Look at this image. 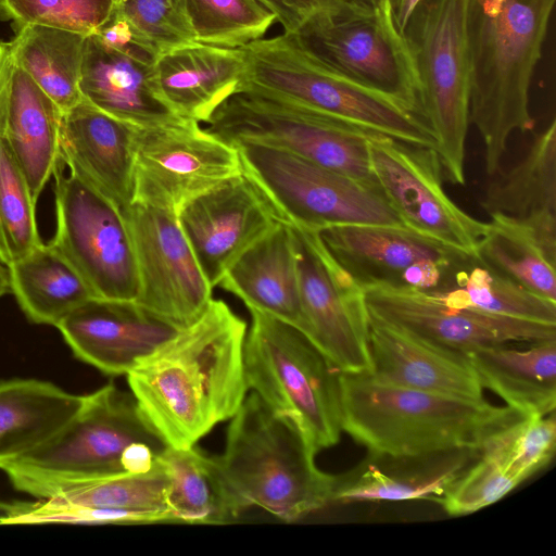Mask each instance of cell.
Returning <instances> with one entry per match:
<instances>
[{"label": "cell", "mask_w": 556, "mask_h": 556, "mask_svg": "<svg viewBox=\"0 0 556 556\" xmlns=\"http://www.w3.org/2000/svg\"><path fill=\"white\" fill-rule=\"evenodd\" d=\"M475 256L490 269L556 302L555 265L527 228L503 217H491Z\"/></svg>", "instance_id": "36"}, {"label": "cell", "mask_w": 556, "mask_h": 556, "mask_svg": "<svg viewBox=\"0 0 556 556\" xmlns=\"http://www.w3.org/2000/svg\"><path fill=\"white\" fill-rule=\"evenodd\" d=\"M342 0H317L318 2V8H326V7H330V5H333L338 2H340Z\"/></svg>", "instance_id": "50"}, {"label": "cell", "mask_w": 556, "mask_h": 556, "mask_svg": "<svg viewBox=\"0 0 556 556\" xmlns=\"http://www.w3.org/2000/svg\"><path fill=\"white\" fill-rule=\"evenodd\" d=\"M159 459L168 476L166 501L174 522L224 525L239 516L214 456L195 445L167 446Z\"/></svg>", "instance_id": "34"}, {"label": "cell", "mask_w": 556, "mask_h": 556, "mask_svg": "<svg viewBox=\"0 0 556 556\" xmlns=\"http://www.w3.org/2000/svg\"><path fill=\"white\" fill-rule=\"evenodd\" d=\"M1 41V40H0Z\"/></svg>", "instance_id": "51"}, {"label": "cell", "mask_w": 556, "mask_h": 556, "mask_svg": "<svg viewBox=\"0 0 556 556\" xmlns=\"http://www.w3.org/2000/svg\"><path fill=\"white\" fill-rule=\"evenodd\" d=\"M79 90L96 108L137 127L184 118L162 97L154 65L104 46L94 35L85 40Z\"/></svg>", "instance_id": "26"}, {"label": "cell", "mask_w": 556, "mask_h": 556, "mask_svg": "<svg viewBox=\"0 0 556 556\" xmlns=\"http://www.w3.org/2000/svg\"><path fill=\"white\" fill-rule=\"evenodd\" d=\"M11 292L8 266L0 262V298Z\"/></svg>", "instance_id": "48"}, {"label": "cell", "mask_w": 556, "mask_h": 556, "mask_svg": "<svg viewBox=\"0 0 556 556\" xmlns=\"http://www.w3.org/2000/svg\"><path fill=\"white\" fill-rule=\"evenodd\" d=\"M113 9L122 14L160 55L197 42L184 0H114Z\"/></svg>", "instance_id": "42"}, {"label": "cell", "mask_w": 556, "mask_h": 556, "mask_svg": "<svg viewBox=\"0 0 556 556\" xmlns=\"http://www.w3.org/2000/svg\"><path fill=\"white\" fill-rule=\"evenodd\" d=\"M114 0H0V17L16 30L43 25L90 36L112 13Z\"/></svg>", "instance_id": "40"}, {"label": "cell", "mask_w": 556, "mask_h": 556, "mask_svg": "<svg viewBox=\"0 0 556 556\" xmlns=\"http://www.w3.org/2000/svg\"><path fill=\"white\" fill-rule=\"evenodd\" d=\"M467 0H419L402 34L421 86L443 175L465 185L470 73L466 33Z\"/></svg>", "instance_id": "10"}, {"label": "cell", "mask_w": 556, "mask_h": 556, "mask_svg": "<svg viewBox=\"0 0 556 556\" xmlns=\"http://www.w3.org/2000/svg\"><path fill=\"white\" fill-rule=\"evenodd\" d=\"M62 111L13 63L3 138L37 201L61 163Z\"/></svg>", "instance_id": "29"}, {"label": "cell", "mask_w": 556, "mask_h": 556, "mask_svg": "<svg viewBox=\"0 0 556 556\" xmlns=\"http://www.w3.org/2000/svg\"><path fill=\"white\" fill-rule=\"evenodd\" d=\"M494 176L480 201L482 208L527 228L556 265V121L535 136L515 166Z\"/></svg>", "instance_id": "25"}, {"label": "cell", "mask_w": 556, "mask_h": 556, "mask_svg": "<svg viewBox=\"0 0 556 556\" xmlns=\"http://www.w3.org/2000/svg\"><path fill=\"white\" fill-rule=\"evenodd\" d=\"M363 291L371 317L451 350L556 339V325L450 306L429 292L381 286Z\"/></svg>", "instance_id": "18"}, {"label": "cell", "mask_w": 556, "mask_h": 556, "mask_svg": "<svg viewBox=\"0 0 556 556\" xmlns=\"http://www.w3.org/2000/svg\"><path fill=\"white\" fill-rule=\"evenodd\" d=\"M371 370L384 383L482 401L483 388L465 352L439 346L369 315Z\"/></svg>", "instance_id": "23"}, {"label": "cell", "mask_w": 556, "mask_h": 556, "mask_svg": "<svg viewBox=\"0 0 556 556\" xmlns=\"http://www.w3.org/2000/svg\"><path fill=\"white\" fill-rule=\"evenodd\" d=\"M247 68L242 48L201 42L162 53L154 63L160 92L181 117L207 123L237 92Z\"/></svg>", "instance_id": "27"}, {"label": "cell", "mask_w": 556, "mask_h": 556, "mask_svg": "<svg viewBox=\"0 0 556 556\" xmlns=\"http://www.w3.org/2000/svg\"><path fill=\"white\" fill-rule=\"evenodd\" d=\"M247 323L222 300L179 330L127 374L143 417L167 446L195 445L230 419L249 390Z\"/></svg>", "instance_id": "1"}, {"label": "cell", "mask_w": 556, "mask_h": 556, "mask_svg": "<svg viewBox=\"0 0 556 556\" xmlns=\"http://www.w3.org/2000/svg\"><path fill=\"white\" fill-rule=\"evenodd\" d=\"M167 486L168 476L157 457L146 472L101 476L74 483L31 505L8 506L0 522H174L166 501Z\"/></svg>", "instance_id": "20"}, {"label": "cell", "mask_w": 556, "mask_h": 556, "mask_svg": "<svg viewBox=\"0 0 556 556\" xmlns=\"http://www.w3.org/2000/svg\"><path fill=\"white\" fill-rule=\"evenodd\" d=\"M432 294L454 307L556 325V302L490 269L475 255L457 270L447 289Z\"/></svg>", "instance_id": "35"}, {"label": "cell", "mask_w": 556, "mask_h": 556, "mask_svg": "<svg viewBox=\"0 0 556 556\" xmlns=\"http://www.w3.org/2000/svg\"><path fill=\"white\" fill-rule=\"evenodd\" d=\"M205 129L233 143L276 147L379 187L367 140L376 131L351 121L250 88L224 101Z\"/></svg>", "instance_id": "9"}, {"label": "cell", "mask_w": 556, "mask_h": 556, "mask_svg": "<svg viewBox=\"0 0 556 556\" xmlns=\"http://www.w3.org/2000/svg\"><path fill=\"white\" fill-rule=\"evenodd\" d=\"M318 232L362 290L381 286L440 292L473 255L405 226L341 224Z\"/></svg>", "instance_id": "15"}, {"label": "cell", "mask_w": 556, "mask_h": 556, "mask_svg": "<svg viewBox=\"0 0 556 556\" xmlns=\"http://www.w3.org/2000/svg\"><path fill=\"white\" fill-rule=\"evenodd\" d=\"M136 130L84 98L62 112V162L121 211L132 204Z\"/></svg>", "instance_id": "22"}, {"label": "cell", "mask_w": 556, "mask_h": 556, "mask_svg": "<svg viewBox=\"0 0 556 556\" xmlns=\"http://www.w3.org/2000/svg\"><path fill=\"white\" fill-rule=\"evenodd\" d=\"M195 41L242 48L264 38L276 15L257 0H184Z\"/></svg>", "instance_id": "37"}, {"label": "cell", "mask_w": 556, "mask_h": 556, "mask_svg": "<svg viewBox=\"0 0 556 556\" xmlns=\"http://www.w3.org/2000/svg\"><path fill=\"white\" fill-rule=\"evenodd\" d=\"M55 178V232L50 243L73 265L96 298L136 301L139 277L123 212L70 172Z\"/></svg>", "instance_id": "12"}, {"label": "cell", "mask_w": 556, "mask_h": 556, "mask_svg": "<svg viewBox=\"0 0 556 556\" xmlns=\"http://www.w3.org/2000/svg\"><path fill=\"white\" fill-rule=\"evenodd\" d=\"M230 419L224 453L214 458L239 515L260 507L293 522L332 503L337 476L317 468L289 418L252 391Z\"/></svg>", "instance_id": "5"}, {"label": "cell", "mask_w": 556, "mask_h": 556, "mask_svg": "<svg viewBox=\"0 0 556 556\" xmlns=\"http://www.w3.org/2000/svg\"><path fill=\"white\" fill-rule=\"evenodd\" d=\"M556 0H467L469 122L493 176L513 132L533 126L529 91Z\"/></svg>", "instance_id": "2"}, {"label": "cell", "mask_w": 556, "mask_h": 556, "mask_svg": "<svg viewBox=\"0 0 556 556\" xmlns=\"http://www.w3.org/2000/svg\"><path fill=\"white\" fill-rule=\"evenodd\" d=\"M27 179L0 135V262L9 265L42 243Z\"/></svg>", "instance_id": "38"}, {"label": "cell", "mask_w": 556, "mask_h": 556, "mask_svg": "<svg viewBox=\"0 0 556 556\" xmlns=\"http://www.w3.org/2000/svg\"><path fill=\"white\" fill-rule=\"evenodd\" d=\"M244 341L249 390L289 418L316 455L337 444L342 432L340 372L296 327L249 309Z\"/></svg>", "instance_id": "6"}, {"label": "cell", "mask_w": 556, "mask_h": 556, "mask_svg": "<svg viewBox=\"0 0 556 556\" xmlns=\"http://www.w3.org/2000/svg\"><path fill=\"white\" fill-rule=\"evenodd\" d=\"M304 319L302 332L342 374L371 370L364 291L339 265L318 230L290 224Z\"/></svg>", "instance_id": "14"}, {"label": "cell", "mask_w": 556, "mask_h": 556, "mask_svg": "<svg viewBox=\"0 0 556 556\" xmlns=\"http://www.w3.org/2000/svg\"><path fill=\"white\" fill-rule=\"evenodd\" d=\"M217 287L256 309L301 331L304 319L296 260L289 223L280 222L247 248L227 268Z\"/></svg>", "instance_id": "28"}, {"label": "cell", "mask_w": 556, "mask_h": 556, "mask_svg": "<svg viewBox=\"0 0 556 556\" xmlns=\"http://www.w3.org/2000/svg\"><path fill=\"white\" fill-rule=\"evenodd\" d=\"M483 346L466 352L482 388L525 417L545 416L556 407V339Z\"/></svg>", "instance_id": "30"}, {"label": "cell", "mask_w": 556, "mask_h": 556, "mask_svg": "<svg viewBox=\"0 0 556 556\" xmlns=\"http://www.w3.org/2000/svg\"><path fill=\"white\" fill-rule=\"evenodd\" d=\"M11 293L34 324L55 326L94 298L73 265L50 243H40L7 265Z\"/></svg>", "instance_id": "32"}, {"label": "cell", "mask_w": 556, "mask_h": 556, "mask_svg": "<svg viewBox=\"0 0 556 556\" xmlns=\"http://www.w3.org/2000/svg\"><path fill=\"white\" fill-rule=\"evenodd\" d=\"M506 470L519 484L546 466L556 445L555 412L526 417L497 435Z\"/></svg>", "instance_id": "41"}, {"label": "cell", "mask_w": 556, "mask_h": 556, "mask_svg": "<svg viewBox=\"0 0 556 556\" xmlns=\"http://www.w3.org/2000/svg\"><path fill=\"white\" fill-rule=\"evenodd\" d=\"M517 485L506 470L496 434L437 503L451 516H464L494 504Z\"/></svg>", "instance_id": "39"}, {"label": "cell", "mask_w": 556, "mask_h": 556, "mask_svg": "<svg viewBox=\"0 0 556 556\" xmlns=\"http://www.w3.org/2000/svg\"><path fill=\"white\" fill-rule=\"evenodd\" d=\"M341 427L371 454L416 455L483 448L526 418L515 409L381 382L369 374L339 375Z\"/></svg>", "instance_id": "3"}, {"label": "cell", "mask_w": 556, "mask_h": 556, "mask_svg": "<svg viewBox=\"0 0 556 556\" xmlns=\"http://www.w3.org/2000/svg\"><path fill=\"white\" fill-rule=\"evenodd\" d=\"M287 2L303 17V21L318 9L317 0H287Z\"/></svg>", "instance_id": "47"}, {"label": "cell", "mask_w": 556, "mask_h": 556, "mask_svg": "<svg viewBox=\"0 0 556 556\" xmlns=\"http://www.w3.org/2000/svg\"><path fill=\"white\" fill-rule=\"evenodd\" d=\"M242 170L236 146L193 119L137 127L132 203L177 216L188 202Z\"/></svg>", "instance_id": "13"}, {"label": "cell", "mask_w": 556, "mask_h": 556, "mask_svg": "<svg viewBox=\"0 0 556 556\" xmlns=\"http://www.w3.org/2000/svg\"><path fill=\"white\" fill-rule=\"evenodd\" d=\"M177 219L212 288L247 248L286 222L244 169L188 202Z\"/></svg>", "instance_id": "19"}, {"label": "cell", "mask_w": 556, "mask_h": 556, "mask_svg": "<svg viewBox=\"0 0 556 556\" xmlns=\"http://www.w3.org/2000/svg\"><path fill=\"white\" fill-rule=\"evenodd\" d=\"M270 10L285 29V33H293L303 22V17L289 5L287 0H257Z\"/></svg>", "instance_id": "45"}, {"label": "cell", "mask_w": 556, "mask_h": 556, "mask_svg": "<svg viewBox=\"0 0 556 556\" xmlns=\"http://www.w3.org/2000/svg\"><path fill=\"white\" fill-rule=\"evenodd\" d=\"M84 395L36 379L0 382V469L56 435L78 413Z\"/></svg>", "instance_id": "31"}, {"label": "cell", "mask_w": 556, "mask_h": 556, "mask_svg": "<svg viewBox=\"0 0 556 556\" xmlns=\"http://www.w3.org/2000/svg\"><path fill=\"white\" fill-rule=\"evenodd\" d=\"M242 49L247 68L237 91H262L402 141L437 149L434 132L422 114L330 68L288 33L262 38Z\"/></svg>", "instance_id": "7"}, {"label": "cell", "mask_w": 556, "mask_h": 556, "mask_svg": "<svg viewBox=\"0 0 556 556\" xmlns=\"http://www.w3.org/2000/svg\"><path fill=\"white\" fill-rule=\"evenodd\" d=\"M166 447L134 395L109 383L84 395L56 435L1 470L16 490L41 500L88 479L149 471Z\"/></svg>", "instance_id": "4"}, {"label": "cell", "mask_w": 556, "mask_h": 556, "mask_svg": "<svg viewBox=\"0 0 556 556\" xmlns=\"http://www.w3.org/2000/svg\"><path fill=\"white\" fill-rule=\"evenodd\" d=\"M85 35L43 25L15 30L9 43L21 67L65 112L83 100L79 90Z\"/></svg>", "instance_id": "33"}, {"label": "cell", "mask_w": 556, "mask_h": 556, "mask_svg": "<svg viewBox=\"0 0 556 556\" xmlns=\"http://www.w3.org/2000/svg\"><path fill=\"white\" fill-rule=\"evenodd\" d=\"M139 277L136 303L181 330L193 324L213 299V288L179 226L177 216L132 203L123 210Z\"/></svg>", "instance_id": "17"}, {"label": "cell", "mask_w": 556, "mask_h": 556, "mask_svg": "<svg viewBox=\"0 0 556 556\" xmlns=\"http://www.w3.org/2000/svg\"><path fill=\"white\" fill-rule=\"evenodd\" d=\"M288 34L330 68L425 116L418 74L389 2L367 7L342 0L318 8Z\"/></svg>", "instance_id": "8"}, {"label": "cell", "mask_w": 556, "mask_h": 556, "mask_svg": "<svg viewBox=\"0 0 556 556\" xmlns=\"http://www.w3.org/2000/svg\"><path fill=\"white\" fill-rule=\"evenodd\" d=\"M482 448H453L416 455L371 454L352 471L337 476L332 503L438 502L477 460Z\"/></svg>", "instance_id": "24"}, {"label": "cell", "mask_w": 556, "mask_h": 556, "mask_svg": "<svg viewBox=\"0 0 556 556\" xmlns=\"http://www.w3.org/2000/svg\"><path fill=\"white\" fill-rule=\"evenodd\" d=\"M418 2L419 0H400L395 12V22L401 31L403 30L409 14Z\"/></svg>", "instance_id": "46"}, {"label": "cell", "mask_w": 556, "mask_h": 556, "mask_svg": "<svg viewBox=\"0 0 556 556\" xmlns=\"http://www.w3.org/2000/svg\"><path fill=\"white\" fill-rule=\"evenodd\" d=\"M232 144L243 169L287 223L316 230L341 224L405 226L380 187L276 147L251 141Z\"/></svg>", "instance_id": "11"}, {"label": "cell", "mask_w": 556, "mask_h": 556, "mask_svg": "<svg viewBox=\"0 0 556 556\" xmlns=\"http://www.w3.org/2000/svg\"><path fill=\"white\" fill-rule=\"evenodd\" d=\"M13 68L9 42L0 41V135H3Z\"/></svg>", "instance_id": "44"}, {"label": "cell", "mask_w": 556, "mask_h": 556, "mask_svg": "<svg viewBox=\"0 0 556 556\" xmlns=\"http://www.w3.org/2000/svg\"><path fill=\"white\" fill-rule=\"evenodd\" d=\"M372 174L403 224L475 255L486 223L446 194L437 149L374 131L368 140Z\"/></svg>", "instance_id": "16"}, {"label": "cell", "mask_w": 556, "mask_h": 556, "mask_svg": "<svg viewBox=\"0 0 556 556\" xmlns=\"http://www.w3.org/2000/svg\"><path fill=\"white\" fill-rule=\"evenodd\" d=\"M56 328L76 357L111 376L127 375L179 331L135 301L96 296L65 316Z\"/></svg>", "instance_id": "21"}, {"label": "cell", "mask_w": 556, "mask_h": 556, "mask_svg": "<svg viewBox=\"0 0 556 556\" xmlns=\"http://www.w3.org/2000/svg\"><path fill=\"white\" fill-rule=\"evenodd\" d=\"M92 35L104 46L150 65H154L160 55L136 28L114 9L106 22Z\"/></svg>", "instance_id": "43"}, {"label": "cell", "mask_w": 556, "mask_h": 556, "mask_svg": "<svg viewBox=\"0 0 556 556\" xmlns=\"http://www.w3.org/2000/svg\"><path fill=\"white\" fill-rule=\"evenodd\" d=\"M344 1L361 4V5H367V7L378 5L382 2H389L393 8L394 14H395L399 3H400V0H344Z\"/></svg>", "instance_id": "49"}]
</instances>
